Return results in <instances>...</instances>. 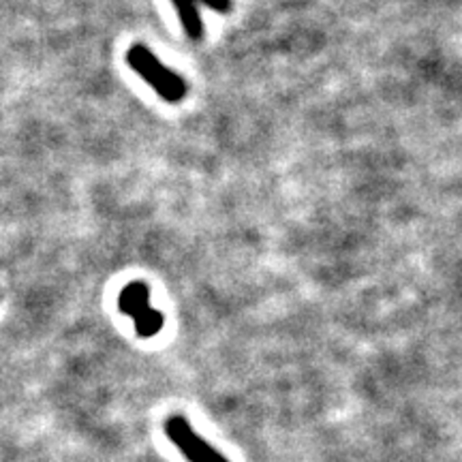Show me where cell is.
Instances as JSON below:
<instances>
[{"label":"cell","mask_w":462,"mask_h":462,"mask_svg":"<svg viewBox=\"0 0 462 462\" xmlns=\"http://www.w3.org/2000/svg\"><path fill=\"white\" fill-rule=\"evenodd\" d=\"M126 62L167 103H180L187 97V82L176 71H171L170 67H165L146 45H133L126 51Z\"/></svg>","instance_id":"1"},{"label":"cell","mask_w":462,"mask_h":462,"mask_svg":"<svg viewBox=\"0 0 462 462\" xmlns=\"http://www.w3.org/2000/svg\"><path fill=\"white\" fill-rule=\"evenodd\" d=\"M120 313L129 315L135 323V332L142 338H152L163 330V313L150 306V289L146 282H129L118 298Z\"/></svg>","instance_id":"2"},{"label":"cell","mask_w":462,"mask_h":462,"mask_svg":"<svg viewBox=\"0 0 462 462\" xmlns=\"http://www.w3.org/2000/svg\"><path fill=\"white\" fill-rule=\"evenodd\" d=\"M165 435L189 462H229L210 443H206L182 415H171L165 420Z\"/></svg>","instance_id":"3"},{"label":"cell","mask_w":462,"mask_h":462,"mask_svg":"<svg viewBox=\"0 0 462 462\" xmlns=\"http://www.w3.org/2000/svg\"><path fill=\"white\" fill-rule=\"evenodd\" d=\"M171 3L178 9V15H180L184 32L193 42H198V39H201V34H204V24H201L198 14V3H204L206 7L215 9L218 14H227L231 9V0H171Z\"/></svg>","instance_id":"4"}]
</instances>
